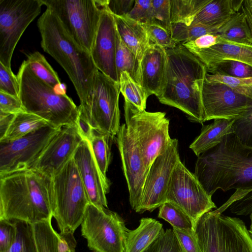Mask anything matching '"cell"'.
<instances>
[{
  "label": "cell",
  "mask_w": 252,
  "mask_h": 252,
  "mask_svg": "<svg viewBox=\"0 0 252 252\" xmlns=\"http://www.w3.org/2000/svg\"><path fill=\"white\" fill-rule=\"evenodd\" d=\"M194 174L212 196L219 189H236L218 208L222 212L252 190V147L243 144L234 133L228 134L218 145L197 157Z\"/></svg>",
  "instance_id": "cell-1"
},
{
  "label": "cell",
  "mask_w": 252,
  "mask_h": 252,
  "mask_svg": "<svg viewBox=\"0 0 252 252\" xmlns=\"http://www.w3.org/2000/svg\"><path fill=\"white\" fill-rule=\"evenodd\" d=\"M51 177L32 168L0 176V220L33 224L53 217Z\"/></svg>",
  "instance_id": "cell-2"
},
{
  "label": "cell",
  "mask_w": 252,
  "mask_h": 252,
  "mask_svg": "<svg viewBox=\"0 0 252 252\" xmlns=\"http://www.w3.org/2000/svg\"><path fill=\"white\" fill-rule=\"evenodd\" d=\"M166 51V84L158 98L183 111L190 121L202 124L206 122L202 91L206 67L181 44Z\"/></svg>",
  "instance_id": "cell-3"
},
{
  "label": "cell",
  "mask_w": 252,
  "mask_h": 252,
  "mask_svg": "<svg viewBox=\"0 0 252 252\" xmlns=\"http://www.w3.org/2000/svg\"><path fill=\"white\" fill-rule=\"evenodd\" d=\"M41 46L64 69L80 99L90 96L98 71L91 54L79 46L66 32L57 16L47 9L37 21Z\"/></svg>",
  "instance_id": "cell-4"
},
{
  "label": "cell",
  "mask_w": 252,
  "mask_h": 252,
  "mask_svg": "<svg viewBox=\"0 0 252 252\" xmlns=\"http://www.w3.org/2000/svg\"><path fill=\"white\" fill-rule=\"evenodd\" d=\"M19 98L26 112L34 114L55 128L77 124L79 107L65 94H59L37 77L25 61L17 75Z\"/></svg>",
  "instance_id": "cell-5"
},
{
  "label": "cell",
  "mask_w": 252,
  "mask_h": 252,
  "mask_svg": "<svg viewBox=\"0 0 252 252\" xmlns=\"http://www.w3.org/2000/svg\"><path fill=\"white\" fill-rule=\"evenodd\" d=\"M89 199L73 158L51 177L50 204L60 233H72L81 225Z\"/></svg>",
  "instance_id": "cell-6"
},
{
  "label": "cell",
  "mask_w": 252,
  "mask_h": 252,
  "mask_svg": "<svg viewBox=\"0 0 252 252\" xmlns=\"http://www.w3.org/2000/svg\"><path fill=\"white\" fill-rule=\"evenodd\" d=\"M195 233L202 252H252V236L245 223L217 209L202 216Z\"/></svg>",
  "instance_id": "cell-7"
},
{
  "label": "cell",
  "mask_w": 252,
  "mask_h": 252,
  "mask_svg": "<svg viewBox=\"0 0 252 252\" xmlns=\"http://www.w3.org/2000/svg\"><path fill=\"white\" fill-rule=\"evenodd\" d=\"M120 93V83L98 70L90 96L84 103L78 106L80 117L94 130L112 139L121 126L119 106Z\"/></svg>",
  "instance_id": "cell-8"
},
{
  "label": "cell",
  "mask_w": 252,
  "mask_h": 252,
  "mask_svg": "<svg viewBox=\"0 0 252 252\" xmlns=\"http://www.w3.org/2000/svg\"><path fill=\"white\" fill-rule=\"evenodd\" d=\"M124 111L127 129L141 151L148 172L154 161L171 141L169 120L164 112L140 110L126 100Z\"/></svg>",
  "instance_id": "cell-9"
},
{
  "label": "cell",
  "mask_w": 252,
  "mask_h": 252,
  "mask_svg": "<svg viewBox=\"0 0 252 252\" xmlns=\"http://www.w3.org/2000/svg\"><path fill=\"white\" fill-rule=\"evenodd\" d=\"M71 38L91 54L102 8L97 0H41Z\"/></svg>",
  "instance_id": "cell-10"
},
{
  "label": "cell",
  "mask_w": 252,
  "mask_h": 252,
  "mask_svg": "<svg viewBox=\"0 0 252 252\" xmlns=\"http://www.w3.org/2000/svg\"><path fill=\"white\" fill-rule=\"evenodd\" d=\"M88 247L96 252H125L126 227L118 213L89 203L81 224Z\"/></svg>",
  "instance_id": "cell-11"
},
{
  "label": "cell",
  "mask_w": 252,
  "mask_h": 252,
  "mask_svg": "<svg viewBox=\"0 0 252 252\" xmlns=\"http://www.w3.org/2000/svg\"><path fill=\"white\" fill-rule=\"evenodd\" d=\"M166 201L175 204L189 216L195 231L202 216L217 208L212 196L181 160L172 172L167 187Z\"/></svg>",
  "instance_id": "cell-12"
},
{
  "label": "cell",
  "mask_w": 252,
  "mask_h": 252,
  "mask_svg": "<svg viewBox=\"0 0 252 252\" xmlns=\"http://www.w3.org/2000/svg\"><path fill=\"white\" fill-rule=\"evenodd\" d=\"M43 5L41 0H0V63L7 67L11 68L16 46Z\"/></svg>",
  "instance_id": "cell-13"
},
{
  "label": "cell",
  "mask_w": 252,
  "mask_h": 252,
  "mask_svg": "<svg viewBox=\"0 0 252 252\" xmlns=\"http://www.w3.org/2000/svg\"><path fill=\"white\" fill-rule=\"evenodd\" d=\"M61 128L49 126L19 139L0 142V176L30 168Z\"/></svg>",
  "instance_id": "cell-14"
},
{
  "label": "cell",
  "mask_w": 252,
  "mask_h": 252,
  "mask_svg": "<svg viewBox=\"0 0 252 252\" xmlns=\"http://www.w3.org/2000/svg\"><path fill=\"white\" fill-rule=\"evenodd\" d=\"M179 160L178 141L172 139L165 150L154 161L149 170L137 213L152 212L166 202L168 185Z\"/></svg>",
  "instance_id": "cell-15"
},
{
  "label": "cell",
  "mask_w": 252,
  "mask_h": 252,
  "mask_svg": "<svg viewBox=\"0 0 252 252\" xmlns=\"http://www.w3.org/2000/svg\"><path fill=\"white\" fill-rule=\"evenodd\" d=\"M116 142L128 187L129 203L132 209L136 212L140 206L148 172L141 151L129 133L126 124L120 126L116 135Z\"/></svg>",
  "instance_id": "cell-16"
},
{
  "label": "cell",
  "mask_w": 252,
  "mask_h": 252,
  "mask_svg": "<svg viewBox=\"0 0 252 252\" xmlns=\"http://www.w3.org/2000/svg\"><path fill=\"white\" fill-rule=\"evenodd\" d=\"M202 101L205 121L216 119L236 120L252 106V99L228 86L204 79Z\"/></svg>",
  "instance_id": "cell-17"
},
{
  "label": "cell",
  "mask_w": 252,
  "mask_h": 252,
  "mask_svg": "<svg viewBox=\"0 0 252 252\" xmlns=\"http://www.w3.org/2000/svg\"><path fill=\"white\" fill-rule=\"evenodd\" d=\"M83 140L76 124L62 126L30 167L53 177L73 158Z\"/></svg>",
  "instance_id": "cell-18"
},
{
  "label": "cell",
  "mask_w": 252,
  "mask_h": 252,
  "mask_svg": "<svg viewBox=\"0 0 252 252\" xmlns=\"http://www.w3.org/2000/svg\"><path fill=\"white\" fill-rule=\"evenodd\" d=\"M100 21L91 55L97 69L119 83L116 65L117 29L114 15L101 7Z\"/></svg>",
  "instance_id": "cell-19"
},
{
  "label": "cell",
  "mask_w": 252,
  "mask_h": 252,
  "mask_svg": "<svg viewBox=\"0 0 252 252\" xmlns=\"http://www.w3.org/2000/svg\"><path fill=\"white\" fill-rule=\"evenodd\" d=\"M90 203L99 208H108L106 194L110 186L104 181L89 141L83 139L73 156Z\"/></svg>",
  "instance_id": "cell-20"
},
{
  "label": "cell",
  "mask_w": 252,
  "mask_h": 252,
  "mask_svg": "<svg viewBox=\"0 0 252 252\" xmlns=\"http://www.w3.org/2000/svg\"><path fill=\"white\" fill-rule=\"evenodd\" d=\"M166 50L150 43L141 61V86L148 96L158 97L166 84L167 65Z\"/></svg>",
  "instance_id": "cell-21"
},
{
  "label": "cell",
  "mask_w": 252,
  "mask_h": 252,
  "mask_svg": "<svg viewBox=\"0 0 252 252\" xmlns=\"http://www.w3.org/2000/svg\"><path fill=\"white\" fill-rule=\"evenodd\" d=\"M52 218L32 224L37 252H73L77 244L74 233H58Z\"/></svg>",
  "instance_id": "cell-22"
},
{
  "label": "cell",
  "mask_w": 252,
  "mask_h": 252,
  "mask_svg": "<svg viewBox=\"0 0 252 252\" xmlns=\"http://www.w3.org/2000/svg\"><path fill=\"white\" fill-rule=\"evenodd\" d=\"M189 51L203 63L207 70L226 60L242 62L252 67V46L222 43L205 49H193Z\"/></svg>",
  "instance_id": "cell-23"
},
{
  "label": "cell",
  "mask_w": 252,
  "mask_h": 252,
  "mask_svg": "<svg viewBox=\"0 0 252 252\" xmlns=\"http://www.w3.org/2000/svg\"><path fill=\"white\" fill-rule=\"evenodd\" d=\"M114 17L121 40L141 62L151 43L144 25L126 15Z\"/></svg>",
  "instance_id": "cell-24"
},
{
  "label": "cell",
  "mask_w": 252,
  "mask_h": 252,
  "mask_svg": "<svg viewBox=\"0 0 252 252\" xmlns=\"http://www.w3.org/2000/svg\"><path fill=\"white\" fill-rule=\"evenodd\" d=\"M234 120L216 119L209 125L202 124L200 134L190 144L189 148L198 157L216 146L225 136L234 133Z\"/></svg>",
  "instance_id": "cell-25"
},
{
  "label": "cell",
  "mask_w": 252,
  "mask_h": 252,
  "mask_svg": "<svg viewBox=\"0 0 252 252\" xmlns=\"http://www.w3.org/2000/svg\"><path fill=\"white\" fill-rule=\"evenodd\" d=\"M163 230L162 224L155 219L142 218L136 228L126 230L125 252H143Z\"/></svg>",
  "instance_id": "cell-26"
},
{
  "label": "cell",
  "mask_w": 252,
  "mask_h": 252,
  "mask_svg": "<svg viewBox=\"0 0 252 252\" xmlns=\"http://www.w3.org/2000/svg\"><path fill=\"white\" fill-rule=\"evenodd\" d=\"M243 1L210 0L196 15L192 24L214 25L223 22L241 11Z\"/></svg>",
  "instance_id": "cell-27"
},
{
  "label": "cell",
  "mask_w": 252,
  "mask_h": 252,
  "mask_svg": "<svg viewBox=\"0 0 252 252\" xmlns=\"http://www.w3.org/2000/svg\"><path fill=\"white\" fill-rule=\"evenodd\" d=\"M219 44L235 43L252 46V34L244 14H234L218 32Z\"/></svg>",
  "instance_id": "cell-28"
},
{
  "label": "cell",
  "mask_w": 252,
  "mask_h": 252,
  "mask_svg": "<svg viewBox=\"0 0 252 252\" xmlns=\"http://www.w3.org/2000/svg\"><path fill=\"white\" fill-rule=\"evenodd\" d=\"M24 61L37 77L53 88L57 93L66 94L65 87L61 83L57 72L40 53L34 52L29 54L27 59Z\"/></svg>",
  "instance_id": "cell-29"
},
{
  "label": "cell",
  "mask_w": 252,
  "mask_h": 252,
  "mask_svg": "<svg viewBox=\"0 0 252 252\" xmlns=\"http://www.w3.org/2000/svg\"><path fill=\"white\" fill-rule=\"evenodd\" d=\"M50 126L42 118L27 112L19 113L15 116L3 138L0 142L19 139L42 127Z\"/></svg>",
  "instance_id": "cell-30"
},
{
  "label": "cell",
  "mask_w": 252,
  "mask_h": 252,
  "mask_svg": "<svg viewBox=\"0 0 252 252\" xmlns=\"http://www.w3.org/2000/svg\"><path fill=\"white\" fill-rule=\"evenodd\" d=\"M116 43V65L119 79L121 73L125 71L141 85V62L121 40L117 31Z\"/></svg>",
  "instance_id": "cell-31"
},
{
  "label": "cell",
  "mask_w": 252,
  "mask_h": 252,
  "mask_svg": "<svg viewBox=\"0 0 252 252\" xmlns=\"http://www.w3.org/2000/svg\"><path fill=\"white\" fill-rule=\"evenodd\" d=\"M227 20L214 25L172 24V37L175 42L182 44L206 34L216 35Z\"/></svg>",
  "instance_id": "cell-32"
},
{
  "label": "cell",
  "mask_w": 252,
  "mask_h": 252,
  "mask_svg": "<svg viewBox=\"0 0 252 252\" xmlns=\"http://www.w3.org/2000/svg\"><path fill=\"white\" fill-rule=\"evenodd\" d=\"M210 0H170L172 24L190 26L198 13Z\"/></svg>",
  "instance_id": "cell-33"
},
{
  "label": "cell",
  "mask_w": 252,
  "mask_h": 252,
  "mask_svg": "<svg viewBox=\"0 0 252 252\" xmlns=\"http://www.w3.org/2000/svg\"><path fill=\"white\" fill-rule=\"evenodd\" d=\"M109 136L94 130L93 138L89 142L97 165L105 183L111 186L106 176V172L111 161V142Z\"/></svg>",
  "instance_id": "cell-34"
},
{
  "label": "cell",
  "mask_w": 252,
  "mask_h": 252,
  "mask_svg": "<svg viewBox=\"0 0 252 252\" xmlns=\"http://www.w3.org/2000/svg\"><path fill=\"white\" fill-rule=\"evenodd\" d=\"M158 217L168 222L173 228L189 233L195 232L189 216L170 202L166 201L159 207Z\"/></svg>",
  "instance_id": "cell-35"
},
{
  "label": "cell",
  "mask_w": 252,
  "mask_h": 252,
  "mask_svg": "<svg viewBox=\"0 0 252 252\" xmlns=\"http://www.w3.org/2000/svg\"><path fill=\"white\" fill-rule=\"evenodd\" d=\"M119 80L120 92L125 100L131 103L140 110H145L149 96L142 87L125 71L121 73Z\"/></svg>",
  "instance_id": "cell-36"
},
{
  "label": "cell",
  "mask_w": 252,
  "mask_h": 252,
  "mask_svg": "<svg viewBox=\"0 0 252 252\" xmlns=\"http://www.w3.org/2000/svg\"><path fill=\"white\" fill-rule=\"evenodd\" d=\"M17 234L11 247L4 252H37L34 238L32 224L14 220Z\"/></svg>",
  "instance_id": "cell-37"
},
{
  "label": "cell",
  "mask_w": 252,
  "mask_h": 252,
  "mask_svg": "<svg viewBox=\"0 0 252 252\" xmlns=\"http://www.w3.org/2000/svg\"><path fill=\"white\" fill-rule=\"evenodd\" d=\"M207 72L235 78L252 77V67L238 61L226 60L219 63L207 70Z\"/></svg>",
  "instance_id": "cell-38"
},
{
  "label": "cell",
  "mask_w": 252,
  "mask_h": 252,
  "mask_svg": "<svg viewBox=\"0 0 252 252\" xmlns=\"http://www.w3.org/2000/svg\"><path fill=\"white\" fill-rule=\"evenodd\" d=\"M205 78L210 82L224 84L236 93L252 99V77L235 78L207 72Z\"/></svg>",
  "instance_id": "cell-39"
},
{
  "label": "cell",
  "mask_w": 252,
  "mask_h": 252,
  "mask_svg": "<svg viewBox=\"0 0 252 252\" xmlns=\"http://www.w3.org/2000/svg\"><path fill=\"white\" fill-rule=\"evenodd\" d=\"M143 252H184L173 229L163 230Z\"/></svg>",
  "instance_id": "cell-40"
},
{
  "label": "cell",
  "mask_w": 252,
  "mask_h": 252,
  "mask_svg": "<svg viewBox=\"0 0 252 252\" xmlns=\"http://www.w3.org/2000/svg\"><path fill=\"white\" fill-rule=\"evenodd\" d=\"M233 128L240 142L252 147V106L241 117L234 120Z\"/></svg>",
  "instance_id": "cell-41"
},
{
  "label": "cell",
  "mask_w": 252,
  "mask_h": 252,
  "mask_svg": "<svg viewBox=\"0 0 252 252\" xmlns=\"http://www.w3.org/2000/svg\"><path fill=\"white\" fill-rule=\"evenodd\" d=\"M153 23L172 33L170 0H152Z\"/></svg>",
  "instance_id": "cell-42"
},
{
  "label": "cell",
  "mask_w": 252,
  "mask_h": 252,
  "mask_svg": "<svg viewBox=\"0 0 252 252\" xmlns=\"http://www.w3.org/2000/svg\"><path fill=\"white\" fill-rule=\"evenodd\" d=\"M150 42L156 44L165 50L172 49L178 44L171 34L162 27L155 24H143Z\"/></svg>",
  "instance_id": "cell-43"
},
{
  "label": "cell",
  "mask_w": 252,
  "mask_h": 252,
  "mask_svg": "<svg viewBox=\"0 0 252 252\" xmlns=\"http://www.w3.org/2000/svg\"><path fill=\"white\" fill-rule=\"evenodd\" d=\"M126 16L142 24H152L154 18L152 0H135L132 9Z\"/></svg>",
  "instance_id": "cell-44"
},
{
  "label": "cell",
  "mask_w": 252,
  "mask_h": 252,
  "mask_svg": "<svg viewBox=\"0 0 252 252\" xmlns=\"http://www.w3.org/2000/svg\"><path fill=\"white\" fill-rule=\"evenodd\" d=\"M0 92L19 98L18 78L9 68L0 63Z\"/></svg>",
  "instance_id": "cell-45"
},
{
  "label": "cell",
  "mask_w": 252,
  "mask_h": 252,
  "mask_svg": "<svg viewBox=\"0 0 252 252\" xmlns=\"http://www.w3.org/2000/svg\"><path fill=\"white\" fill-rule=\"evenodd\" d=\"M16 234V226L13 220H0V252H4L11 247Z\"/></svg>",
  "instance_id": "cell-46"
},
{
  "label": "cell",
  "mask_w": 252,
  "mask_h": 252,
  "mask_svg": "<svg viewBox=\"0 0 252 252\" xmlns=\"http://www.w3.org/2000/svg\"><path fill=\"white\" fill-rule=\"evenodd\" d=\"M101 7L108 10L114 16H126L132 9L134 0H97Z\"/></svg>",
  "instance_id": "cell-47"
},
{
  "label": "cell",
  "mask_w": 252,
  "mask_h": 252,
  "mask_svg": "<svg viewBox=\"0 0 252 252\" xmlns=\"http://www.w3.org/2000/svg\"><path fill=\"white\" fill-rule=\"evenodd\" d=\"M173 230L184 252H202L195 232L189 233L173 228Z\"/></svg>",
  "instance_id": "cell-48"
},
{
  "label": "cell",
  "mask_w": 252,
  "mask_h": 252,
  "mask_svg": "<svg viewBox=\"0 0 252 252\" xmlns=\"http://www.w3.org/2000/svg\"><path fill=\"white\" fill-rule=\"evenodd\" d=\"M0 112L16 114L26 111L19 98L0 92Z\"/></svg>",
  "instance_id": "cell-49"
},
{
  "label": "cell",
  "mask_w": 252,
  "mask_h": 252,
  "mask_svg": "<svg viewBox=\"0 0 252 252\" xmlns=\"http://www.w3.org/2000/svg\"><path fill=\"white\" fill-rule=\"evenodd\" d=\"M220 38L218 35L213 34H206L197 39L190 41L182 45L188 50L205 49L209 48L219 43Z\"/></svg>",
  "instance_id": "cell-50"
},
{
  "label": "cell",
  "mask_w": 252,
  "mask_h": 252,
  "mask_svg": "<svg viewBox=\"0 0 252 252\" xmlns=\"http://www.w3.org/2000/svg\"><path fill=\"white\" fill-rule=\"evenodd\" d=\"M76 125L83 139L90 142L93 137L94 130L89 124L80 117V116Z\"/></svg>",
  "instance_id": "cell-51"
},
{
  "label": "cell",
  "mask_w": 252,
  "mask_h": 252,
  "mask_svg": "<svg viewBox=\"0 0 252 252\" xmlns=\"http://www.w3.org/2000/svg\"><path fill=\"white\" fill-rule=\"evenodd\" d=\"M15 115L0 112V140L2 139L6 134Z\"/></svg>",
  "instance_id": "cell-52"
},
{
  "label": "cell",
  "mask_w": 252,
  "mask_h": 252,
  "mask_svg": "<svg viewBox=\"0 0 252 252\" xmlns=\"http://www.w3.org/2000/svg\"><path fill=\"white\" fill-rule=\"evenodd\" d=\"M241 11L245 16L252 34V0H244Z\"/></svg>",
  "instance_id": "cell-53"
},
{
  "label": "cell",
  "mask_w": 252,
  "mask_h": 252,
  "mask_svg": "<svg viewBox=\"0 0 252 252\" xmlns=\"http://www.w3.org/2000/svg\"><path fill=\"white\" fill-rule=\"evenodd\" d=\"M250 217L251 219V225L249 231L252 236V213L250 215Z\"/></svg>",
  "instance_id": "cell-54"
},
{
  "label": "cell",
  "mask_w": 252,
  "mask_h": 252,
  "mask_svg": "<svg viewBox=\"0 0 252 252\" xmlns=\"http://www.w3.org/2000/svg\"><path fill=\"white\" fill-rule=\"evenodd\" d=\"M73 252H76L75 250H74V251H73Z\"/></svg>",
  "instance_id": "cell-55"
},
{
  "label": "cell",
  "mask_w": 252,
  "mask_h": 252,
  "mask_svg": "<svg viewBox=\"0 0 252 252\" xmlns=\"http://www.w3.org/2000/svg\"></svg>",
  "instance_id": "cell-56"
}]
</instances>
